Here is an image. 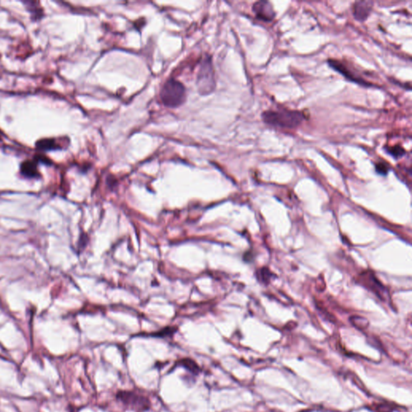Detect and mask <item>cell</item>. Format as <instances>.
<instances>
[{
  "mask_svg": "<svg viewBox=\"0 0 412 412\" xmlns=\"http://www.w3.org/2000/svg\"><path fill=\"white\" fill-rule=\"evenodd\" d=\"M160 99L166 107H179L186 99L185 88L182 84L176 80H168L160 91Z\"/></svg>",
  "mask_w": 412,
  "mask_h": 412,
  "instance_id": "obj_2",
  "label": "cell"
},
{
  "mask_svg": "<svg viewBox=\"0 0 412 412\" xmlns=\"http://www.w3.org/2000/svg\"><path fill=\"white\" fill-rule=\"evenodd\" d=\"M375 2L373 1H356L352 6L354 19L359 22H365L371 16Z\"/></svg>",
  "mask_w": 412,
  "mask_h": 412,
  "instance_id": "obj_6",
  "label": "cell"
},
{
  "mask_svg": "<svg viewBox=\"0 0 412 412\" xmlns=\"http://www.w3.org/2000/svg\"><path fill=\"white\" fill-rule=\"evenodd\" d=\"M181 362H182L183 365H184L185 368L188 369V370L192 371V372H198V366H197V365L196 364L193 360H188H188H183Z\"/></svg>",
  "mask_w": 412,
  "mask_h": 412,
  "instance_id": "obj_13",
  "label": "cell"
},
{
  "mask_svg": "<svg viewBox=\"0 0 412 412\" xmlns=\"http://www.w3.org/2000/svg\"><path fill=\"white\" fill-rule=\"evenodd\" d=\"M117 398L119 400H121L124 404H129V405H132V406H141L144 409L146 406H147L145 404V400L143 399H141L139 396H136L133 392H119Z\"/></svg>",
  "mask_w": 412,
  "mask_h": 412,
  "instance_id": "obj_7",
  "label": "cell"
},
{
  "mask_svg": "<svg viewBox=\"0 0 412 412\" xmlns=\"http://www.w3.org/2000/svg\"><path fill=\"white\" fill-rule=\"evenodd\" d=\"M35 161L36 163L38 162H42L43 163H46V164H51L50 159H48L46 156L42 155H37L35 156Z\"/></svg>",
  "mask_w": 412,
  "mask_h": 412,
  "instance_id": "obj_14",
  "label": "cell"
},
{
  "mask_svg": "<svg viewBox=\"0 0 412 412\" xmlns=\"http://www.w3.org/2000/svg\"><path fill=\"white\" fill-rule=\"evenodd\" d=\"M35 160H25L21 163L20 172L26 177L34 178L40 176Z\"/></svg>",
  "mask_w": 412,
  "mask_h": 412,
  "instance_id": "obj_9",
  "label": "cell"
},
{
  "mask_svg": "<svg viewBox=\"0 0 412 412\" xmlns=\"http://www.w3.org/2000/svg\"><path fill=\"white\" fill-rule=\"evenodd\" d=\"M261 119L264 124L273 128L295 129L303 124L306 115L295 110H268L262 113Z\"/></svg>",
  "mask_w": 412,
  "mask_h": 412,
  "instance_id": "obj_1",
  "label": "cell"
},
{
  "mask_svg": "<svg viewBox=\"0 0 412 412\" xmlns=\"http://www.w3.org/2000/svg\"><path fill=\"white\" fill-rule=\"evenodd\" d=\"M36 148L41 151H54L61 149V146L57 144L54 138H43L38 140L36 143Z\"/></svg>",
  "mask_w": 412,
  "mask_h": 412,
  "instance_id": "obj_10",
  "label": "cell"
},
{
  "mask_svg": "<svg viewBox=\"0 0 412 412\" xmlns=\"http://www.w3.org/2000/svg\"><path fill=\"white\" fill-rule=\"evenodd\" d=\"M327 62H328V65L330 66V68H332L333 70L337 72V73H340L341 75L345 77L348 81L364 86L366 88L374 87L373 83L366 81L364 78H362V76L359 75L357 72H354L351 68L347 66L342 61L335 60V59H329Z\"/></svg>",
  "mask_w": 412,
  "mask_h": 412,
  "instance_id": "obj_4",
  "label": "cell"
},
{
  "mask_svg": "<svg viewBox=\"0 0 412 412\" xmlns=\"http://www.w3.org/2000/svg\"><path fill=\"white\" fill-rule=\"evenodd\" d=\"M252 10L256 19L266 23H270L276 16V12L273 5L270 2L264 0L255 2L252 6Z\"/></svg>",
  "mask_w": 412,
  "mask_h": 412,
  "instance_id": "obj_5",
  "label": "cell"
},
{
  "mask_svg": "<svg viewBox=\"0 0 412 412\" xmlns=\"http://www.w3.org/2000/svg\"><path fill=\"white\" fill-rule=\"evenodd\" d=\"M384 150L395 159H400L405 155L406 151L403 146L396 144L392 146H384Z\"/></svg>",
  "mask_w": 412,
  "mask_h": 412,
  "instance_id": "obj_11",
  "label": "cell"
},
{
  "mask_svg": "<svg viewBox=\"0 0 412 412\" xmlns=\"http://www.w3.org/2000/svg\"><path fill=\"white\" fill-rule=\"evenodd\" d=\"M23 4L25 5L27 11L31 14V20H40L44 16V10L42 9L40 2L37 1H23Z\"/></svg>",
  "mask_w": 412,
  "mask_h": 412,
  "instance_id": "obj_8",
  "label": "cell"
},
{
  "mask_svg": "<svg viewBox=\"0 0 412 412\" xmlns=\"http://www.w3.org/2000/svg\"><path fill=\"white\" fill-rule=\"evenodd\" d=\"M197 86L201 94H209L215 88L214 70L209 59H205L201 64L197 78Z\"/></svg>",
  "mask_w": 412,
  "mask_h": 412,
  "instance_id": "obj_3",
  "label": "cell"
},
{
  "mask_svg": "<svg viewBox=\"0 0 412 412\" xmlns=\"http://www.w3.org/2000/svg\"><path fill=\"white\" fill-rule=\"evenodd\" d=\"M375 169H376V172L378 173L383 175V176H386L389 172V167H388L387 164L383 163V162H379V163H377L375 165Z\"/></svg>",
  "mask_w": 412,
  "mask_h": 412,
  "instance_id": "obj_12",
  "label": "cell"
}]
</instances>
